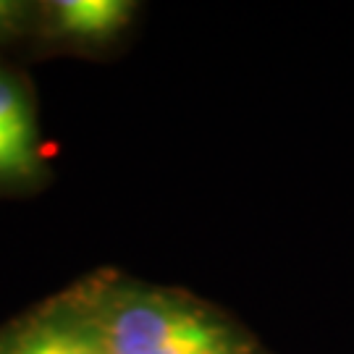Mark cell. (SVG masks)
Masks as SVG:
<instances>
[{"instance_id":"6da1fadb","label":"cell","mask_w":354,"mask_h":354,"mask_svg":"<svg viewBox=\"0 0 354 354\" xmlns=\"http://www.w3.org/2000/svg\"><path fill=\"white\" fill-rule=\"evenodd\" d=\"M82 302L105 354H252L207 307L168 291L95 286Z\"/></svg>"},{"instance_id":"3957f363","label":"cell","mask_w":354,"mask_h":354,"mask_svg":"<svg viewBox=\"0 0 354 354\" xmlns=\"http://www.w3.org/2000/svg\"><path fill=\"white\" fill-rule=\"evenodd\" d=\"M129 0H55L48 6V32L79 45H102L121 35L134 19Z\"/></svg>"},{"instance_id":"5b68a950","label":"cell","mask_w":354,"mask_h":354,"mask_svg":"<svg viewBox=\"0 0 354 354\" xmlns=\"http://www.w3.org/2000/svg\"><path fill=\"white\" fill-rule=\"evenodd\" d=\"M39 137H21L0 131V181H24L35 178L42 168Z\"/></svg>"},{"instance_id":"8992f818","label":"cell","mask_w":354,"mask_h":354,"mask_svg":"<svg viewBox=\"0 0 354 354\" xmlns=\"http://www.w3.org/2000/svg\"><path fill=\"white\" fill-rule=\"evenodd\" d=\"M26 16H29V6L26 3L0 0V39H8L13 35H19V29L24 26Z\"/></svg>"},{"instance_id":"7a4b0ae2","label":"cell","mask_w":354,"mask_h":354,"mask_svg":"<svg viewBox=\"0 0 354 354\" xmlns=\"http://www.w3.org/2000/svg\"><path fill=\"white\" fill-rule=\"evenodd\" d=\"M0 354H105V349L79 297L3 328Z\"/></svg>"},{"instance_id":"277c9868","label":"cell","mask_w":354,"mask_h":354,"mask_svg":"<svg viewBox=\"0 0 354 354\" xmlns=\"http://www.w3.org/2000/svg\"><path fill=\"white\" fill-rule=\"evenodd\" d=\"M0 131L21 134V137H39L35 108L16 76L0 71Z\"/></svg>"}]
</instances>
